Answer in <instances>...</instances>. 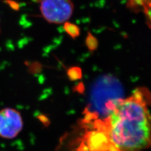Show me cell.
Instances as JSON below:
<instances>
[{"instance_id": "cell-1", "label": "cell", "mask_w": 151, "mask_h": 151, "mask_svg": "<svg viewBox=\"0 0 151 151\" xmlns=\"http://www.w3.org/2000/svg\"><path fill=\"white\" fill-rule=\"evenodd\" d=\"M102 134L108 151H144L151 147V114L140 91L110 103Z\"/></svg>"}, {"instance_id": "cell-4", "label": "cell", "mask_w": 151, "mask_h": 151, "mask_svg": "<svg viewBox=\"0 0 151 151\" xmlns=\"http://www.w3.org/2000/svg\"><path fill=\"white\" fill-rule=\"evenodd\" d=\"M64 30L73 39H76L80 35V28L77 25L69 22H65L64 23Z\"/></svg>"}, {"instance_id": "cell-7", "label": "cell", "mask_w": 151, "mask_h": 151, "mask_svg": "<svg viewBox=\"0 0 151 151\" xmlns=\"http://www.w3.org/2000/svg\"><path fill=\"white\" fill-rule=\"evenodd\" d=\"M6 2L9 4V5H11V6L13 9H17V6H18V4L15 1H12V0H8V1H6Z\"/></svg>"}, {"instance_id": "cell-2", "label": "cell", "mask_w": 151, "mask_h": 151, "mask_svg": "<svg viewBox=\"0 0 151 151\" xmlns=\"http://www.w3.org/2000/svg\"><path fill=\"white\" fill-rule=\"evenodd\" d=\"M40 12L50 23L63 24L71 17L74 4L71 0H42Z\"/></svg>"}, {"instance_id": "cell-6", "label": "cell", "mask_w": 151, "mask_h": 151, "mask_svg": "<svg viewBox=\"0 0 151 151\" xmlns=\"http://www.w3.org/2000/svg\"><path fill=\"white\" fill-rule=\"evenodd\" d=\"M67 75L70 81H78V80L82 79V70L78 66H73V67L69 68L67 71Z\"/></svg>"}, {"instance_id": "cell-3", "label": "cell", "mask_w": 151, "mask_h": 151, "mask_svg": "<svg viewBox=\"0 0 151 151\" xmlns=\"http://www.w3.org/2000/svg\"><path fill=\"white\" fill-rule=\"evenodd\" d=\"M23 128L21 113L12 108L0 110V137L13 139L17 137Z\"/></svg>"}, {"instance_id": "cell-8", "label": "cell", "mask_w": 151, "mask_h": 151, "mask_svg": "<svg viewBox=\"0 0 151 151\" xmlns=\"http://www.w3.org/2000/svg\"><path fill=\"white\" fill-rule=\"evenodd\" d=\"M34 1H36V2H39V1H42V0H34Z\"/></svg>"}, {"instance_id": "cell-5", "label": "cell", "mask_w": 151, "mask_h": 151, "mask_svg": "<svg viewBox=\"0 0 151 151\" xmlns=\"http://www.w3.org/2000/svg\"><path fill=\"white\" fill-rule=\"evenodd\" d=\"M85 44H86L88 49L91 52H93L96 50L98 47V39L90 32H88V35L86 37V40H85Z\"/></svg>"}]
</instances>
